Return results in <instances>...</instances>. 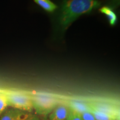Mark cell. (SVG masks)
Wrapping results in <instances>:
<instances>
[{
  "label": "cell",
  "mask_w": 120,
  "mask_h": 120,
  "mask_svg": "<svg viewBox=\"0 0 120 120\" xmlns=\"http://www.w3.org/2000/svg\"><path fill=\"white\" fill-rule=\"evenodd\" d=\"M5 94L8 106L30 113L34 109L31 96L17 92H10Z\"/></svg>",
  "instance_id": "3"
},
{
  "label": "cell",
  "mask_w": 120,
  "mask_h": 120,
  "mask_svg": "<svg viewBox=\"0 0 120 120\" xmlns=\"http://www.w3.org/2000/svg\"><path fill=\"white\" fill-rule=\"evenodd\" d=\"M90 107L92 109L96 111L110 115L114 117L120 119V111L117 107L109 103L102 102H90Z\"/></svg>",
  "instance_id": "4"
},
{
  "label": "cell",
  "mask_w": 120,
  "mask_h": 120,
  "mask_svg": "<svg viewBox=\"0 0 120 120\" xmlns=\"http://www.w3.org/2000/svg\"><path fill=\"white\" fill-rule=\"evenodd\" d=\"M91 112H92L96 118V120H119L117 118L114 117L110 115H107L102 112L96 111L91 109Z\"/></svg>",
  "instance_id": "10"
},
{
  "label": "cell",
  "mask_w": 120,
  "mask_h": 120,
  "mask_svg": "<svg viewBox=\"0 0 120 120\" xmlns=\"http://www.w3.org/2000/svg\"><path fill=\"white\" fill-rule=\"evenodd\" d=\"M34 2L45 11L51 12L57 8V6L50 0H34Z\"/></svg>",
  "instance_id": "9"
},
{
  "label": "cell",
  "mask_w": 120,
  "mask_h": 120,
  "mask_svg": "<svg viewBox=\"0 0 120 120\" xmlns=\"http://www.w3.org/2000/svg\"><path fill=\"white\" fill-rule=\"evenodd\" d=\"M100 11L103 14L106 15L109 24L111 26H113L116 24L117 21V17L112 8L107 6H104L100 8Z\"/></svg>",
  "instance_id": "8"
},
{
  "label": "cell",
  "mask_w": 120,
  "mask_h": 120,
  "mask_svg": "<svg viewBox=\"0 0 120 120\" xmlns=\"http://www.w3.org/2000/svg\"><path fill=\"white\" fill-rule=\"evenodd\" d=\"M8 106V101L5 94H0V116Z\"/></svg>",
  "instance_id": "11"
},
{
  "label": "cell",
  "mask_w": 120,
  "mask_h": 120,
  "mask_svg": "<svg viewBox=\"0 0 120 120\" xmlns=\"http://www.w3.org/2000/svg\"><path fill=\"white\" fill-rule=\"evenodd\" d=\"M31 113L14 108L7 109L0 116V120H25Z\"/></svg>",
  "instance_id": "5"
},
{
  "label": "cell",
  "mask_w": 120,
  "mask_h": 120,
  "mask_svg": "<svg viewBox=\"0 0 120 120\" xmlns=\"http://www.w3.org/2000/svg\"><path fill=\"white\" fill-rule=\"evenodd\" d=\"M97 0H65L62 4L59 22L63 29H66L81 15L90 12L100 6Z\"/></svg>",
  "instance_id": "1"
},
{
  "label": "cell",
  "mask_w": 120,
  "mask_h": 120,
  "mask_svg": "<svg viewBox=\"0 0 120 120\" xmlns=\"http://www.w3.org/2000/svg\"><path fill=\"white\" fill-rule=\"evenodd\" d=\"M49 120V119H47V120Z\"/></svg>",
  "instance_id": "15"
},
{
  "label": "cell",
  "mask_w": 120,
  "mask_h": 120,
  "mask_svg": "<svg viewBox=\"0 0 120 120\" xmlns=\"http://www.w3.org/2000/svg\"><path fill=\"white\" fill-rule=\"evenodd\" d=\"M68 106L70 107V109L79 114L91 111L90 102L79 101H71L70 102Z\"/></svg>",
  "instance_id": "7"
},
{
  "label": "cell",
  "mask_w": 120,
  "mask_h": 120,
  "mask_svg": "<svg viewBox=\"0 0 120 120\" xmlns=\"http://www.w3.org/2000/svg\"><path fill=\"white\" fill-rule=\"evenodd\" d=\"M33 108L38 115H49L58 104V100L55 97L45 94H38L31 96Z\"/></svg>",
  "instance_id": "2"
},
{
  "label": "cell",
  "mask_w": 120,
  "mask_h": 120,
  "mask_svg": "<svg viewBox=\"0 0 120 120\" xmlns=\"http://www.w3.org/2000/svg\"><path fill=\"white\" fill-rule=\"evenodd\" d=\"M82 120H96V118L91 111L84 112L81 114Z\"/></svg>",
  "instance_id": "13"
},
{
  "label": "cell",
  "mask_w": 120,
  "mask_h": 120,
  "mask_svg": "<svg viewBox=\"0 0 120 120\" xmlns=\"http://www.w3.org/2000/svg\"><path fill=\"white\" fill-rule=\"evenodd\" d=\"M70 108L68 106L64 104H58L49 114V120H66Z\"/></svg>",
  "instance_id": "6"
},
{
  "label": "cell",
  "mask_w": 120,
  "mask_h": 120,
  "mask_svg": "<svg viewBox=\"0 0 120 120\" xmlns=\"http://www.w3.org/2000/svg\"><path fill=\"white\" fill-rule=\"evenodd\" d=\"M66 120H82V119L81 114L70 109V111L69 112Z\"/></svg>",
  "instance_id": "12"
},
{
  "label": "cell",
  "mask_w": 120,
  "mask_h": 120,
  "mask_svg": "<svg viewBox=\"0 0 120 120\" xmlns=\"http://www.w3.org/2000/svg\"><path fill=\"white\" fill-rule=\"evenodd\" d=\"M25 120H40V119L38 116H36V115L31 114L30 116Z\"/></svg>",
  "instance_id": "14"
}]
</instances>
